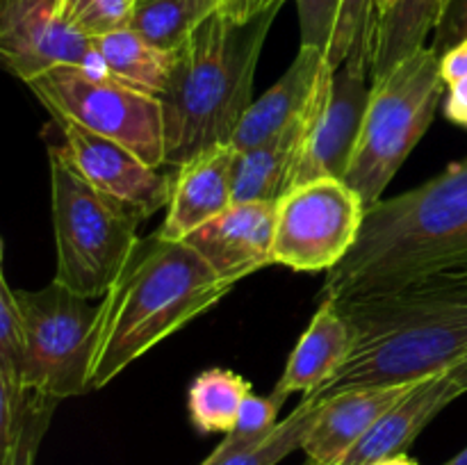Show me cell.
I'll use <instances>...</instances> for the list:
<instances>
[{"label": "cell", "instance_id": "1", "mask_svg": "<svg viewBox=\"0 0 467 465\" xmlns=\"http://www.w3.org/2000/svg\"><path fill=\"white\" fill-rule=\"evenodd\" d=\"M337 304L354 346L340 372L308 397L422 381L467 358V274L445 272Z\"/></svg>", "mask_w": 467, "mask_h": 465}, {"label": "cell", "instance_id": "2", "mask_svg": "<svg viewBox=\"0 0 467 465\" xmlns=\"http://www.w3.org/2000/svg\"><path fill=\"white\" fill-rule=\"evenodd\" d=\"M467 269V158L365 210L354 249L327 274L322 299L400 290Z\"/></svg>", "mask_w": 467, "mask_h": 465}, {"label": "cell", "instance_id": "3", "mask_svg": "<svg viewBox=\"0 0 467 465\" xmlns=\"http://www.w3.org/2000/svg\"><path fill=\"white\" fill-rule=\"evenodd\" d=\"M235 283L219 278L187 242L153 232L99 304L89 392L112 383L128 365L219 304Z\"/></svg>", "mask_w": 467, "mask_h": 465}, {"label": "cell", "instance_id": "4", "mask_svg": "<svg viewBox=\"0 0 467 465\" xmlns=\"http://www.w3.org/2000/svg\"><path fill=\"white\" fill-rule=\"evenodd\" d=\"M278 9L246 23L214 9L176 50L171 80L160 96L164 164L178 169L203 150L231 144L254 103L255 68Z\"/></svg>", "mask_w": 467, "mask_h": 465}, {"label": "cell", "instance_id": "5", "mask_svg": "<svg viewBox=\"0 0 467 465\" xmlns=\"http://www.w3.org/2000/svg\"><path fill=\"white\" fill-rule=\"evenodd\" d=\"M48 155L57 251L53 281L85 299H103L140 244L137 226L141 219L94 190L50 146Z\"/></svg>", "mask_w": 467, "mask_h": 465}, {"label": "cell", "instance_id": "6", "mask_svg": "<svg viewBox=\"0 0 467 465\" xmlns=\"http://www.w3.org/2000/svg\"><path fill=\"white\" fill-rule=\"evenodd\" d=\"M445 89L441 55L431 46L415 50L386 76L372 80L368 112L345 176L368 208L381 201L386 187L429 130Z\"/></svg>", "mask_w": 467, "mask_h": 465}, {"label": "cell", "instance_id": "7", "mask_svg": "<svg viewBox=\"0 0 467 465\" xmlns=\"http://www.w3.org/2000/svg\"><path fill=\"white\" fill-rule=\"evenodd\" d=\"M23 319L26 390L67 399L89 392V365L99 305L53 281L41 290H14Z\"/></svg>", "mask_w": 467, "mask_h": 465}, {"label": "cell", "instance_id": "8", "mask_svg": "<svg viewBox=\"0 0 467 465\" xmlns=\"http://www.w3.org/2000/svg\"><path fill=\"white\" fill-rule=\"evenodd\" d=\"M27 87L53 119H68L109 137L150 167L164 164V119L158 96L80 67H55Z\"/></svg>", "mask_w": 467, "mask_h": 465}, {"label": "cell", "instance_id": "9", "mask_svg": "<svg viewBox=\"0 0 467 465\" xmlns=\"http://www.w3.org/2000/svg\"><path fill=\"white\" fill-rule=\"evenodd\" d=\"M368 205L340 178L292 187L276 203L272 264L292 272H331L358 242Z\"/></svg>", "mask_w": 467, "mask_h": 465}, {"label": "cell", "instance_id": "10", "mask_svg": "<svg viewBox=\"0 0 467 465\" xmlns=\"http://www.w3.org/2000/svg\"><path fill=\"white\" fill-rule=\"evenodd\" d=\"M372 91V55L354 53L333 71L324 64L304 123L292 187L317 178H340L358 144ZM287 194V191H285Z\"/></svg>", "mask_w": 467, "mask_h": 465}, {"label": "cell", "instance_id": "11", "mask_svg": "<svg viewBox=\"0 0 467 465\" xmlns=\"http://www.w3.org/2000/svg\"><path fill=\"white\" fill-rule=\"evenodd\" d=\"M0 57L26 85L55 67L105 73L94 39L64 18L62 0H3Z\"/></svg>", "mask_w": 467, "mask_h": 465}, {"label": "cell", "instance_id": "12", "mask_svg": "<svg viewBox=\"0 0 467 465\" xmlns=\"http://www.w3.org/2000/svg\"><path fill=\"white\" fill-rule=\"evenodd\" d=\"M62 132L57 150L94 190L126 205L141 222L169 205L173 176L150 167L130 149L109 137L96 135L68 119H53Z\"/></svg>", "mask_w": 467, "mask_h": 465}, {"label": "cell", "instance_id": "13", "mask_svg": "<svg viewBox=\"0 0 467 465\" xmlns=\"http://www.w3.org/2000/svg\"><path fill=\"white\" fill-rule=\"evenodd\" d=\"M276 203H233L182 242L192 246L219 278H242L272 264Z\"/></svg>", "mask_w": 467, "mask_h": 465}, {"label": "cell", "instance_id": "14", "mask_svg": "<svg viewBox=\"0 0 467 465\" xmlns=\"http://www.w3.org/2000/svg\"><path fill=\"white\" fill-rule=\"evenodd\" d=\"M418 383L349 388L327 399H319V408L301 450L310 460L322 465H342L349 451L368 436L369 429Z\"/></svg>", "mask_w": 467, "mask_h": 465}, {"label": "cell", "instance_id": "15", "mask_svg": "<svg viewBox=\"0 0 467 465\" xmlns=\"http://www.w3.org/2000/svg\"><path fill=\"white\" fill-rule=\"evenodd\" d=\"M235 149L231 144L203 150L178 167L173 176L171 201L158 235L169 242H182L214 217L226 212L233 199Z\"/></svg>", "mask_w": 467, "mask_h": 465}, {"label": "cell", "instance_id": "16", "mask_svg": "<svg viewBox=\"0 0 467 465\" xmlns=\"http://www.w3.org/2000/svg\"><path fill=\"white\" fill-rule=\"evenodd\" d=\"M461 395L463 392L456 386L451 369L422 378L369 429L368 436L349 451L342 465H369L381 459L406 454V450L418 440L431 419Z\"/></svg>", "mask_w": 467, "mask_h": 465}, {"label": "cell", "instance_id": "17", "mask_svg": "<svg viewBox=\"0 0 467 465\" xmlns=\"http://www.w3.org/2000/svg\"><path fill=\"white\" fill-rule=\"evenodd\" d=\"M327 55L322 50L299 46L290 68L246 109L231 141L233 149H254L299 123L308 112Z\"/></svg>", "mask_w": 467, "mask_h": 465}, {"label": "cell", "instance_id": "18", "mask_svg": "<svg viewBox=\"0 0 467 465\" xmlns=\"http://www.w3.org/2000/svg\"><path fill=\"white\" fill-rule=\"evenodd\" d=\"M351 346L354 336L340 304L336 299H322L308 328L292 349L274 392L281 397H290L292 392H301L304 397L315 395L340 372Z\"/></svg>", "mask_w": 467, "mask_h": 465}, {"label": "cell", "instance_id": "19", "mask_svg": "<svg viewBox=\"0 0 467 465\" xmlns=\"http://www.w3.org/2000/svg\"><path fill=\"white\" fill-rule=\"evenodd\" d=\"M304 123L306 117L265 144L235 150V203H278V199L290 191L296 155L304 140Z\"/></svg>", "mask_w": 467, "mask_h": 465}, {"label": "cell", "instance_id": "20", "mask_svg": "<svg viewBox=\"0 0 467 465\" xmlns=\"http://www.w3.org/2000/svg\"><path fill=\"white\" fill-rule=\"evenodd\" d=\"M94 48L103 62L105 73L114 80L158 98L167 91L176 62V53L171 50L149 44L130 27L96 36Z\"/></svg>", "mask_w": 467, "mask_h": 465}, {"label": "cell", "instance_id": "21", "mask_svg": "<svg viewBox=\"0 0 467 465\" xmlns=\"http://www.w3.org/2000/svg\"><path fill=\"white\" fill-rule=\"evenodd\" d=\"M451 0H397L381 14L374 32L372 80L386 76L395 64L427 46V36L436 32Z\"/></svg>", "mask_w": 467, "mask_h": 465}, {"label": "cell", "instance_id": "22", "mask_svg": "<svg viewBox=\"0 0 467 465\" xmlns=\"http://www.w3.org/2000/svg\"><path fill=\"white\" fill-rule=\"evenodd\" d=\"M251 395V383L237 372L213 367L192 381L187 395L190 419L201 433L226 436L237 424L244 399Z\"/></svg>", "mask_w": 467, "mask_h": 465}, {"label": "cell", "instance_id": "23", "mask_svg": "<svg viewBox=\"0 0 467 465\" xmlns=\"http://www.w3.org/2000/svg\"><path fill=\"white\" fill-rule=\"evenodd\" d=\"M214 9L217 0H137L128 27L149 44L176 53Z\"/></svg>", "mask_w": 467, "mask_h": 465}, {"label": "cell", "instance_id": "24", "mask_svg": "<svg viewBox=\"0 0 467 465\" xmlns=\"http://www.w3.org/2000/svg\"><path fill=\"white\" fill-rule=\"evenodd\" d=\"M285 399L287 397L276 395V392H272L269 397H258L251 392L244 399L235 427L223 436V440L199 465H217L267 440L281 424L278 422V413H281Z\"/></svg>", "mask_w": 467, "mask_h": 465}, {"label": "cell", "instance_id": "25", "mask_svg": "<svg viewBox=\"0 0 467 465\" xmlns=\"http://www.w3.org/2000/svg\"><path fill=\"white\" fill-rule=\"evenodd\" d=\"M379 0H342L336 30L327 50V64L336 71L349 55L369 53L374 59Z\"/></svg>", "mask_w": 467, "mask_h": 465}, {"label": "cell", "instance_id": "26", "mask_svg": "<svg viewBox=\"0 0 467 465\" xmlns=\"http://www.w3.org/2000/svg\"><path fill=\"white\" fill-rule=\"evenodd\" d=\"M317 408L319 399H315V397H304L301 404L292 410V415H287V418L278 424V429L267 438V440L251 447V450L242 451V454L231 456V459L222 460V463L217 465H278L285 456H290L292 451L301 450L304 438L306 433H308L310 424H313Z\"/></svg>", "mask_w": 467, "mask_h": 465}, {"label": "cell", "instance_id": "27", "mask_svg": "<svg viewBox=\"0 0 467 465\" xmlns=\"http://www.w3.org/2000/svg\"><path fill=\"white\" fill-rule=\"evenodd\" d=\"M57 401L55 397L41 395V392H27L23 419L12 445L0 451V465H35L36 451L48 431Z\"/></svg>", "mask_w": 467, "mask_h": 465}, {"label": "cell", "instance_id": "28", "mask_svg": "<svg viewBox=\"0 0 467 465\" xmlns=\"http://www.w3.org/2000/svg\"><path fill=\"white\" fill-rule=\"evenodd\" d=\"M137 0H62V14L82 35L103 36L128 27Z\"/></svg>", "mask_w": 467, "mask_h": 465}, {"label": "cell", "instance_id": "29", "mask_svg": "<svg viewBox=\"0 0 467 465\" xmlns=\"http://www.w3.org/2000/svg\"><path fill=\"white\" fill-rule=\"evenodd\" d=\"M23 351H26V337H23L21 310L14 296V287L9 285L3 272L0 274V365L21 374Z\"/></svg>", "mask_w": 467, "mask_h": 465}, {"label": "cell", "instance_id": "30", "mask_svg": "<svg viewBox=\"0 0 467 465\" xmlns=\"http://www.w3.org/2000/svg\"><path fill=\"white\" fill-rule=\"evenodd\" d=\"M342 0H296L299 7L301 46L317 48L327 55L337 23Z\"/></svg>", "mask_w": 467, "mask_h": 465}, {"label": "cell", "instance_id": "31", "mask_svg": "<svg viewBox=\"0 0 467 465\" xmlns=\"http://www.w3.org/2000/svg\"><path fill=\"white\" fill-rule=\"evenodd\" d=\"M467 39V0H451L445 16L438 23L436 35H433L431 48L438 55H445L456 44Z\"/></svg>", "mask_w": 467, "mask_h": 465}, {"label": "cell", "instance_id": "32", "mask_svg": "<svg viewBox=\"0 0 467 465\" xmlns=\"http://www.w3.org/2000/svg\"><path fill=\"white\" fill-rule=\"evenodd\" d=\"M441 73L442 80H445L447 89L454 87L456 82L465 80L467 78V39L456 44L454 48L447 50L445 55H441Z\"/></svg>", "mask_w": 467, "mask_h": 465}, {"label": "cell", "instance_id": "33", "mask_svg": "<svg viewBox=\"0 0 467 465\" xmlns=\"http://www.w3.org/2000/svg\"><path fill=\"white\" fill-rule=\"evenodd\" d=\"M217 3H219V12L237 23H246L254 16H258V14L267 12L263 0H217Z\"/></svg>", "mask_w": 467, "mask_h": 465}, {"label": "cell", "instance_id": "34", "mask_svg": "<svg viewBox=\"0 0 467 465\" xmlns=\"http://www.w3.org/2000/svg\"><path fill=\"white\" fill-rule=\"evenodd\" d=\"M445 114L459 126L467 128V78L450 87V96L445 103Z\"/></svg>", "mask_w": 467, "mask_h": 465}, {"label": "cell", "instance_id": "35", "mask_svg": "<svg viewBox=\"0 0 467 465\" xmlns=\"http://www.w3.org/2000/svg\"><path fill=\"white\" fill-rule=\"evenodd\" d=\"M451 377H454V381H456V386H459V390L465 395V392H467V358L461 360V363L456 365V367H451Z\"/></svg>", "mask_w": 467, "mask_h": 465}, {"label": "cell", "instance_id": "36", "mask_svg": "<svg viewBox=\"0 0 467 465\" xmlns=\"http://www.w3.org/2000/svg\"><path fill=\"white\" fill-rule=\"evenodd\" d=\"M369 465H418V460L410 459L409 454H397L390 456V459H381L377 463H369Z\"/></svg>", "mask_w": 467, "mask_h": 465}, {"label": "cell", "instance_id": "37", "mask_svg": "<svg viewBox=\"0 0 467 465\" xmlns=\"http://www.w3.org/2000/svg\"><path fill=\"white\" fill-rule=\"evenodd\" d=\"M442 465H467V447L463 451H459V454L454 456V459H450L447 460V463H442Z\"/></svg>", "mask_w": 467, "mask_h": 465}, {"label": "cell", "instance_id": "38", "mask_svg": "<svg viewBox=\"0 0 467 465\" xmlns=\"http://www.w3.org/2000/svg\"><path fill=\"white\" fill-rule=\"evenodd\" d=\"M397 5V0H379V16H381V14H386L388 9H392ZM379 21V18H377Z\"/></svg>", "mask_w": 467, "mask_h": 465}, {"label": "cell", "instance_id": "39", "mask_svg": "<svg viewBox=\"0 0 467 465\" xmlns=\"http://www.w3.org/2000/svg\"><path fill=\"white\" fill-rule=\"evenodd\" d=\"M263 3H265V9H269V7H276V5H283L285 0H263Z\"/></svg>", "mask_w": 467, "mask_h": 465}, {"label": "cell", "instance_id": "40", "mask_svg": "<svg viewBox=\"0 0 467 465\" xmlns=\"http://www.w3.org/2000/svg\"><path fill=\"white\" fill-rule=\"evenodd\" d=\"M304 465H322V463H317V460H310V459H308Z\"/></svg>", "mask_w": 467, "mask_h": 465}, {"label": "cell", "instance_id": "41", "mask_svg": "<svg viewBox=\"0 0 467 465\" xmlns=\"http://www.w3.org/2000/svg\"><path fill=\"white\" fill-rule=\"evenodd\" d=\"M461 274H467V269H461Z\"/></svg>", "mask_w": 467, "mask_h": 465}]
</instances>
